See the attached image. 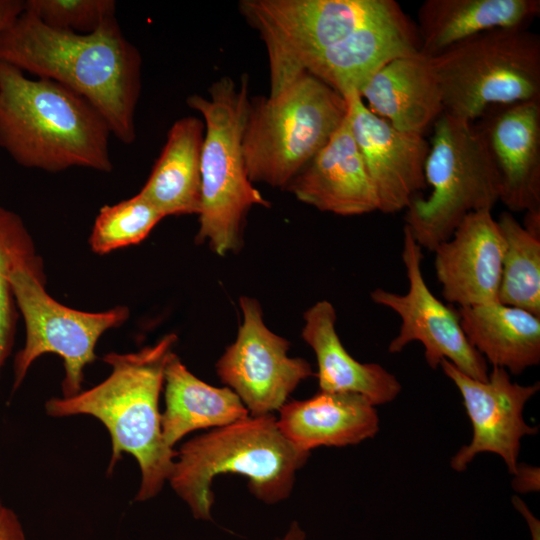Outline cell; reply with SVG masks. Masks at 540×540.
I'll list each match as a JSON object with an SVG mask.
<instances>
[{
    "label": "cell",
    "instance_id": "ba28073f",
    "mask_svg": "<svg viewBox=\"0 0 540 540\" xmlns=\"http://www.w3.org/2000/svg\"><path fill=\"white\" fill-rule=\"evenodd\" d=\"M444 113L473 122L488 108L540 100V38L499 28L429 57Z\"/></svg>",
    "mask_w": 540,
    "mask_h": 540
},
{
    "label": "cell",
    "instance_id": "8fae6325",
    "mask_svg": "<svg viewBox=\"0 0 540 540\" xmlns=\"http://www.w3.org/2000/svg\"><path fill=\"white\" fill-rule=\"evenodd\" d=\"M422 258V248L404 226L402 260L408 290L398 294L378 288L370 294L374 303L394 311L401 319L399 332L390 341L388 351L398 353L418 341L432 369L447 360L467 376L486 381L488 363L467 339L458 310L444 304L430 291L421 270Z\"/></svg>",
    "mask_w": 540,
    "mask_h": 540
},
{
    "label": "cell",
    "instance_id": "4fadbf2b",
    "mask_svg": "<svg viewBox=\"0 0 540 540\" xmlns=\"http://www.w3.org/2000/svg\"><path fill=\"white\" fill-rule=\"evenodd\" d=\"M458 388L472 425V439L451 459L455 471H464L474 457L483 452L499 455L514 474L521 439L537 433L523 418L525 404L540 388L539 382L520 385L512 382L508 371L493 367L486 381L473 379L447 360L439 365Z\"/></svg>",
    "mask_w": 540,
    "mask_h": 540
},
{
    "label": "cell",
    "instance_id": "f546056e",
    "mask_svg": "<svg viewBox=\"0 0 540 540\" xmlns=\"http://www.w3.org/2000/svg\"><path fill=\"white\" fill-rule=\"evenodd\" d=\"M0 540H26L15 512L0 502Z\"/></svg>",
    "mask_w": 540,
    "mask_h": 540
},
{
    "label": "cell",
    "instance_id": "ffe728a7",
    "mask_svg": "<svg viewBox=\"0 0 540 540\" xmlns=\"http://www.w3.org/2000/svg\"><path fill=\"white\" fill-rule=\"evenodd\" d=\"M359 95L372 113L403 132L423 134L444 112L430 58L420 52L388 62Z\"/></svg>",
    "mask_w": 540,
    "mask_h": 540
},
{
    "label": "cell",
    "instance_id": "7402d4cb",
    "mask_svg": "<svg viewBox=\"0 0 540 540\" xmlns=\"http://www.w3.org/2000/svg\"><path fill=\"white\" fill-rule=\"evenodd\" d=\"M539 13V0H426L416 27L420 53L434 57L487 31L528 28Z\"/></svg>",
    "mask_w": 540,
    "mask_h": 540
},
{
    "label": "cell",
    "instance_id": "83f0119b",
    "mask_svg": "<svg viewBox=\"0 0 540 540\" xmlns=\"http://www.w3.org/2000/svg\"><path fill=\"white\" fill-rule=\"evenodd\" d=\"M24 10L52 29L88 34L115 17L116 3L113 0H27Z\"/></svg>",
    "mask_w": 540,
    "mask_h": 540
},
{
    "label": "cell",
    "instance_id": "1f68e13d",
    "mask_svg": "<svg viewBox=\"0 0 540 540\" xmlns=\"http://www.w3.org/2000/svg\"><path fill=\"white\" fill-rule=\"evenodd\" d=\"M24 11L22 0H0V34Z\"/></svg>",
    "mask_w": 540,
    "mask_h": 540
},
{
    "label": "cell",
    "instance_id": "e575fe53",
    "mask_svg": "<svg viewBox=\"0 0 540 540\" xmlns=\"http://www.w3.org/2000/svg\"><path fill=\"white\" fill-rule=\"evenodd\" d=\"M305 537V532L300 527L298 522L293 521L289 526L287 532L281 538H278L276 540H305Z\"/></svg>",
    "mask_w": 540,
    "mask_h": 540
},
{
    "label": "cell",
    "instance_id": "9a60e30c",
    "mask_svg": "<svg viewBox=\"0 0 540 540\" xmlns=\"http://www.w3.org/2000/svg\"><path fill=\"white\" fill-rule=\"evenodd\" d=\"M433 252L446 301L459 307L498 301L504 240L490 210L468 214Z\"/></svg>",
    "mask_w": 540,
    "mask_h": 540
},
{
    "label": "cell",
    "instance_id": "9c48e42d",
    "mask_svg": "<svg viewBox=\"0 0 540 540\" xmlns=\"http://www.w3.org/2000/svg\"><path fill=\"white\" fill-rule=\"evenodd\" d=\"M238 6L265 43L270 94L304 72L327 47L402 10L393 0H242Z\"/></svg>",
    "mask_w": 540,
    "mask_h": 540
},
{
    "label": "cell",
    "instance_id": "7c38bea8",
    "mask_svg": "<svg viewBox=\"0 0 540 540\" xmlns=\"http://www.w3.org/2000/svg\"><path fill=\"white\" fill-rule=\"evenodd\" d=\"M239 304L242 323L235 341L217 361L216 372L238 395L249 415L273 414L300 382L314 373L305 359L288 356L289 341L266 326L256 299L242 296Z\"/></svg>",
    "mask_w": 540,
    "mask_h": 540
},
{
    "label": "cell",
    "instance_id": "5b68a950",
    "mask_svg": "<svg viewBox=\"0 0 540 540\" xmlns=\"http://www.w3.org/2000/svg\"><path fill=\"white\" fill-rule=\"evenodd\" d=\"M248 76L240 84L229 76L209 87V97L191 95L188 106L205 125L201 155V210L196 242H207L220 256L237 252L243 228L253 206L270 207L249 180L242 151L247 116Z\"/></svg>",
    "mask_w": 540,
    "mask_h": 540
},
{
    "label": "cell",
    "instance_id": "4316f807",
    "mask_svg": "<svg viewBox=\"0 0 540 540\" xmlns=\"http://www.w3.org/2000/svg\"><path fill=\"white\" fill-rule=\"evenodd\" d=\"M164 215L140 193L114 205L103 206L90 235L91 249L105 254L140 243Z\"/></svg>",
    "mask_w": 540,
    "mask_h": 540
},
{
    "label": "cell",
    "instance_id": "277c9868",
    "mask_svg": "<svg viewBox=\"0 0 540 540\" xmlns=\"http://www.w3.org/2000/svg\"><path fill=\"white\" fill-rule=\"evenodd\" d=\"M168 479L197 520L211 521L215 476L240 474L251 493L266 504L289 497L296 473L310 452L292 444L273 414L247 416L186 441L178 451Z\"/></svg>",
    "mask_w": 540,
    "mask_h": 540
},
{
    "label": "cell",
    "instance_id": "4dcf8cb0",
    "mask_svg": "<svg viewBox=\"0 0 540 540\" xmlns=\"http://www.w3.org/2000/svg\"><path fill=\"white\" fill-rule=\"evenodd\" d=\"M514 489L519 492L536 491L539 489V470L524 463L517 464L514 472Z\"/></svg>",
    "mask_w": 540,
    "mask_h": 540
},
{
    "label": "cell",
    "instance_id": "52a82bcc",
    "mask_svg": "<svg viewBox=\"0 0 540 540\" xmlns=\"http://www.w3.org/2000/svg\"><path fill=\"white\" fill-rule=\"evenodd\" d=\"M425 163L431 193L405 209V227L421 248L433 251L470 213L500 201V178L480 126L442 113L433 123Z\"/></svg>",
    "mask_w": 540,
    "mask_h": 540
},
{
    "label": "cell",
    "instance_id": "ac0fdd59",
    "mask_svg": "<svg viewBox=\"0 0 540 540\" xmlns=\"http://www.w3.org/2000/svg\"><path fill=\"white\" fill-rule=\"evenodd\" d=\"M510 212L540 209V100L504 106L480 125Z\"/></svg>",
    "mask_w": 540,
    "mask_h": 540
},
{
    "label": "cell",
    "instance_id": "3957f363",
    "mask_svg": "<svg viewBox=\"0 0 540 540\" xmlns=\"http://www.w3.org/2000/svg\"><path fill=\"white\" fill-rule=\"evenodd\" d=\"M110 135L85 98L0 61V148L18 165L53 173L72 167L110 172Z\"/></svg>",
    "mask_w": 540,
    "mask_h": 540
},
{
    "label": "cell",
    "instance_id": "836d02e7",
    "mask_svg": "<svg viewBox=\"0 0 540 540\" xmlns=\"http://www.w3.org/2000/svg\"><path fill=\"white\" fill-rule=\"evenodd\" d=\"M513 503L515 507L519 510V512L524 515L526 521L528 522L533 535V540H539V522L534 518V516L531 514V512L528 510V508L520 498L514 497Z\"/></svg>",
    "mask_w": 540,
    "mask_h": 540
},
{
    "label": "cell",
    "instance_id": "d6a6232c",
    "mask_svg": "<svg viewBox=\"0 0 540 540\" xmlns=\"http://www.w3.org/2000/svg\"><path fill=\"white\" fill-rule=\"evenodd\" d=\"M522 226L531 235L540 238V209L526 211Z\"/></svg>",
    "mask_w": 540,
    "mask_h": 540
},
{
    "label": "cell",
    "instance_id": "d6986e66",
    "mask_svg": "<svg viewBox=\"0 0 540 540\" xmlns=\"http://www.w3.org/2000/svg\"><path fill=\"white\" fill-rule=\"evenodd\" d=\"M279 414L277 425L282 434L307 452L320 446L355 445L379 430L375 406L352 393L320 391L305 400L286 402Z\"/></svg>",
    "mask_w": 540,
    "mask_h": 540
},
{
    "label": "cell",
    "instance_id": "cb8c5ba5",
    "mask_svg": "<svg viewBox=\"0 0 540 540\" xmlns=\"http://www.w3.org/2000/svg\"><path fill=\"white\" fill-rule=\"evenodd\" d=\"M164 384L161 431L170 448L192 431L223 427L249 416L232 389L211 386L197 378L173 352L165 366Z\"/></svg>",
    "mask_w": 540,
    "mask_h": 540
},
{
    "label": "cell",
    "instance_id": "d4e9b609",
    "mask_svg": "<svg viewBox=\"0 0 540 540\" xmlns=\"http://www.w3.org/2000/svg\"><path fill=\"white\" fill-rule=\"evenodd\" d=\"M471 345L493 367L519 375L540 362V316L498 301L459 307Z\"/></svg>",
    "mask_w": 540,
    "mask_h": 540
},
{
    "label": "cell",
    "instance_id": "5bb4252c",
    "mask_svg": "<svg viewBox=\"0 0 540 540\" xmlns=\"http://www.w3.org/2000/svg\"><path fill=\"white\" fill-rule=\"evenodd\" d=\"M345 99L351 133L375 189L378 211L393 214L405 210L427 185L429 142L423 134L400 131L372 113L359 93Z\"/></svg>",
    "mask_w": 540,
    "mask_h": 540
},
{
    "label": "cell",
    "instance_id": "484cf974",
    "mask_svg": "<svg viewBox=\"0 0 540 540\" xmlns=\"http://www.w3.org/2000/svg\"><path fill=\"white\" fill-rule=\"evenodd\" d=\"M497 223L504 240L498 302L540 316V238L511 212H502Z\"/></svg>",
    "mask_w": 540,
    "mask_h": 540
},
{
    "label": "cell",
    "instance_id": "30bf717a",
    "mask_svg": "<svg viewBox=\"0 0 540 540\" xmlns=\"http://www.w3.org/2000/svg\"><path fill=\"white\" fill-rule=\"evenodd\" d=\"M44 268L21 266L9 277L12 292L25 322L24 347L14 359L15 391L31 364L42 354L62 357L65 376L63 397L81 391L83 370L96 359L95 346L108 329L120 326L129 317L127 307L118 306L91 313L66 307L46 292Z\"/></svg>",
    "mask_w": 540,
    "mask_h": 540
},
{
    "label": "cell",
    "instance_id": "44dd1931",
    "mask_svg": "<svg viewBox=\"0 0 540 540\" xmlns=\"http://www.w3.org/2000/svg\"><path fill=\"white\" fill-rule=\"evenodd\" d=\"M303 318L301 337L315 353L320 391L357 394L374 406L398 396L402 387L392 373L377 363H361L348 353L337 334L331 302H316Z\"/></svg>",
    "mask_w": 540,
    "mask_h": 540
},
{
    "label": "cell",
    "instance_id": "8992f818",
    "mask_svg": "<svg viewBox=\"0 0 540 540\" xmlns=\"http://www.w3.org/2000/svg\"><path fill=\"white\" fill-rule=\"evenodd\" d=\"M347 113V100L306 71L268 97L250 99L242 138L249 180L285 189Z\"/></svg>",
    "mask_w": 540,
    "mask_h": 540
},
{
    "label": "cell",
    "instance_id": "603a6c76",
    "mask_svg": "<svg viewBox=\"0 0 540 540\" xmlns=\"http://www.w3.org/2000/svg\"><path fill=\"white\" fill-rule=\"evenodd\" d=\"M205 125L195 116L173 123L165 145L140 190L163 215H199Z\"/></svg>",
    "mask_w": 540,
    "mask_h": 540
},
{
    "label": "cell",
    "instance_id": "f1b7e54d",
    "mask_svg": "<svg viewBox=\"0 0 540 540\" xmlns=\"http://www.w3.org/2000/svg\"><path fill=\"white\" fill-rule=\"evenodd\" d=\"M21 266L39 267L40 259L20 247L0 244V376L14 344L17 320L9 277Z\"/></svg>",
    "mask_w": 540,
    "mask_h": 540
},
{
    "label": "cell",
    "instance_id": "2e32d148",
    "mask_svg": "<svg viewBox=\"0 0 540 540\" xmlns=\"http://www.w3.org/2000/svg\"><path fill=\"white\" fill-rule=\"evenodd\" d=\"M285 189L299 201L336 215H362L379 208L347 116Z\"/></svg>",
    "mask_w": 540,
    "mask_h": 540
},
{
    "label": "cell",
    "instance_id": "7a4b0ae2",
    "mask_svg": "<svg viewBox=\"0 0 540 540\" xmlns=\"http://www.w3.org/2000/svg\"><path fill=\"white\" fill-rule=\"evenodd\" d=\"M176 342L177 336L171 333L135 353L106 354L103 361L112 372L104 381L45 404L52 417L90 415L103 423L112 442L107 473L113 471L123 452L135 457L141 471L136 501L151 499L161 491L177 454L164 442L159 412L164 370Z\"/></svg>",
    "mask_w": 540,
    "mask_h": 540
},
{
    "label": "cell",
    "instance_id": "e0dca14e",
    "mask_svg": "<svg viewBox=\"0 0 540 540\" xmlns=\"http://www.w3.org/2000/svg\"><path fill=\"white\" fill-rule=\"evenodd\" d=\"M420 52L417 28L403 10L367 23L312 58L305 71L344 98L395 58Z\"/></svg>",
    "mask_w": 540,
    "mask_h": 540
},
{
    "label": "cell",
    "instance_id": "6da1fadb",
    "mask_svg": "<svg viewBox=\"0 0 540 540\" xmlns=\"http://www.w3.org/2000/svg\"><path fill=\"white\" fill-rule=\"evenodd\" d=\"M0 61L85 98L124 144L136 139L142 58L116 17L88 34L52 29L27 11L0 34Z\"/></svg>",
    "mask_w": 540,
    "mask_h": 540
}]
</instances>
